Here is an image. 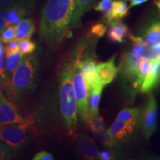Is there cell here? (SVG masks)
I'll return each mask as SVG.
<instances>
[{"mask_svg":"<svg viewBox=\"0 0 160 160\" xmlns=\"http://www.w3.org/2000/svg\"><path fill=\"white\" fill-rule=\"evenodd\" d=\"M75 0H48L42 12L40 39L55 48L62 41L71 24Z\"/></svg>","mask_w":160,"mask_h":160,"instance_id":"6da1fadb","label":"cell"},{"mask_svg":"<svg viewBox=\"0 0 160 160\" xmlns=\"http://www.w3.org/2000/svg\"><path fill=\"white\" fill-rule=\"evenodd\" d=\"M60 111L68 131L71 137L77 132V102L72 82V60L64 64L60 73Z\"/></svg>","mask_w":160,"mask_h":160,"instance_id":"7a4b0ae2","label":"cell"},{"mask_svg":"<svg viewBox=\"0 0 160 160\" xmlns=\"http://www.w3.org/2000/svg\"><path fill=\"white\" fill-rule=\"evenodd\" d=\"M38 62L35 55L24 56L11 77L9 86L16 93H26L34 89Z\"/></svg>","mask_w":160,"mask_h":160,"instance_id":"3957f363","label":"cell"},{"mask_svg":"<svg viewBox=\"0 0 160 160\" xmlns=\"http://www.w3.org/2000/svg\"><path fill=\"white\" fill-rule=\"evenodd\" d=\"M130 38L133 42V48L123 56L119 70H121L123 77L129 81H131L133 85L137 77L139 64L140 61L144 59L146 44L142 41L141 37L131 35Z\"/></svg>","mask_w":160,"mask_h":160,"instance_id":"277c9868","label":"cell"},{"mask_svg":"<svg viewBox=\"0 0 160 160\" xmlns=\"http://www.w3.org/2000/svg\"><path fill=\"white\" fill-rule=\"evenodd\" d=\"M33 123V117L28 116L25 122L0 126V142L12 149L22 146L27 139V131Z\"/></svg>","mask_w":160,"mask_h":160,"instance_id":"5b68a950","label":"cell"},{"mask_svg":"<svg viewBox=\"0 0 160 160\" xmlns=\"http://www.w3.org/2000/svg\"><path fill=\"white\" fill-rule=\"evenodd\" d=\"M72 82L77 99L78 112L82 121L86 123L89 117V91L82 73L73 59H72Z\"/></svg>","mask_w":160,"mask_h":160,"instance_id":"8992f818","label":"cell"},{"mask_svg":"<svg viewBox=\"0 0 160 160\" xmlns=\"http://www.w3.org/2000/svg\"><path fill=\"white\" fill-rule=\"evenodd\" d=\"M157 100L151 93L142 115V129L147 139H149L157 130Z\"/></svg>","mask_w":160,"mask_h":160,"instance_id":"52a82bcc","label":"cell"},{"mask_svg":"<svg viewBox=\"0 0 160 160\" xmlns=\"http://www.w3.org/2000/svg\"><path fill=\"white\" fill-rule=\"evenodd\" d=\"M27 119L28 116L22 117L17 108L0 93V126L23 123Z\"/></svg>","mask_w":160,"mask_h":160,"instance_id":"ba28073f","label":"cell"},{"mask_svg":"<svg viewBox=\"0 0 160 160\" xmlns=\"http://www.w3.org/2000/svg\"><path fill=\"white\" fill-rule=\"evenodd\" d=\"M73 61L82 73L89 92L99 85L97 73V65L94 60L90 57L81 60V57L78 56L73 59Z\"/></svg>","mask_w":160,"mask_h":160,"instance_id":"9c48e42d","label":"cell"},{"mask_svg":"<svg viewBox=\"0 0 160 160\" xmlns=\"http://www.w3.org/2000/svg\"><path fill=\"white\" fill-rule=\"evenodd\" d=\"M116 55L105 62L97 65V73L98 80L102 85L105 86L111 83L115 79L119 72V68L115 65Z\"/></svg>","mask_w":160,"mask_h":160,"instance_id":"30bf717a","label":"cell"},{"mask_svg":"<svg viewBox=\"0 0 160 160\" xmlns=\"http://www.w3.org/2000/svg\"><path fill=\"white\" fill-rule=\"evenodd\" d=\"M135 125L128 123L122 120L116 119L112 124L109 131L117 142H126L133 133Z\"/></svg>","mask_w":160,"mask_h":160,"instance_id":"8fae6325","label":"cell"},{"mask_svg":"<svg viewBox=\"0 0 160 160\" xmlns=\"http://www.w3.org/2000/svg\"><path fill=\"white\" fill-rule=\"evenodd\" d=\"M160 82V59L153 60L149 73L146 76L142 84L140 86L142 93H148Z\"/></svg>","mask_w":160,"mask_h":160,"instance_id":"7c38bea8","label":"cell"},{"mask_svg":"<svg viewBox=\"0 0 160 160\" xmlns=\"http://www.w3.org/2000/svg\"><path fill=\"white\" fill-rule=\"evenodd\" d=\"M77 150L79 154L86 159L93 160L98 157L99 150L94 140L88 136L80 138L77 143Z\"/></svg>","mask_w":160,"mask_h":160,"instance_id":"4fadbf2b","label":"cell"},{"mask_svg":"<svg viewBox=\"0 0 160 160\" xmlns=\"http://www.w3.org/2000/svg\"><path fill=\"white\" fill-rule=\"evenodd\" d=\"M128 11L129 7L127 2L123 0H116L113 1L111 10L105 14L104 20L109 25L113 21L120 20L127 17Z\"/></svg>","mask_w":160,"mask_h":160,"instance_id":"5bb4252c","label":"cell"},{"mask_svg":"<svg viewBox=\"0 0 160 160\" xmlns=\"http://www.w3.org/2000/svg\"><path fill=\"white\" fill-rule=\"evenodd\" d=\"M97 0H75V7L69 28H77L81 25V19L91 9Z\"/></svg>","mask_w":160,"mask_h":160,"instance_id":"9a60e30c","label":"cell"},{"mask_svg":"<svg viewBox=\"0 0 160 160\" xmlns=\"http://www.w3.org/2000/svg\"><path fill=\"white\" fill-rule=\"evenodd\" d=\"M110 28L108 32V37L111 41L117 43H122L128 33V28L120 20H115L109 24Z\"/></svg>","mask_w":160,"mask_h":160,"instance_id":"2e32d148","label":"cell"},{"mask_svg":"<svg viewBox=\"0 0 160 160\" xmlns=\"http://www.w3.org/2000/svg\"><path fill=\"white\" fill-rule=\"evenodd\" d=\"M35 31V25L31 19H22L15 26L14 40L18 42L30 39Z\"/></svg>","mask_w":160,"mask_h":160,"instance_id":"e0dca14e","label":"cell"},{"mask_svg":"<svg viewBox=\"0 0 160 160\" xmlns=\"http://www.w3.org/2000/svg\"><path fill=\"white\" fill-rule=\"evenodd\" d=\"M103 87V85L99 84V85H98L97 87H95L92 91L89 92V117H99V105Z\"/></svg>","mask_w":160,"mask_h":160,"instance_id":"ac0fdd59","label":"cell"},{"mask_svg":"<svg viewBox=\"0 0 160 160\" xmlns=\"http://www.w3.org/2000/svg\"><path fill=\"white\" fill-rule=\"evenodd\" d=\"M153 60H151L148 59H143L140 61L139 64V68L137 70V77L134 83H133V88L135 89H138L142 84L144 79H145L146 76L149 73L150 70L152 67Z\"/></svg>","mask_w":160,"mask_h":160,"instance_id":"d6986e66","label":"cell"},{"mask_svg":"<svg viewBox=\"0 0 160 160\" xmlns=\"http://www.w3.org/2000/svg\"><path fill=\"white\" fill-rule=\"evenodd\" d=\"M144 42L148 45H153L160 41V22H155L145 30L141 37Z\"/></svg>","mask_w":160,"mask_h":160,"instance_id":"ffe728a7","label":"cell"},{"mask_svg":"<svg viewBox=\"0 0 160 160\" xmlns=\"http://www.w3.org/2000/svg\"><path fill=\"white\" fill-rule=\"evenodd\" d=\"M139 117V109L138 108H126L118 113L117 119L122 120L126 122L136 125Z\"/></svg>","mask_w":160,"mask_h":160,"instance_id":"44dd1931","label":"cell"},{"mask_svg":"<svg viewBox=\"0 0 160 160\" xmlns=\"http://www.w3.org/2000/svg\"><path fill=\"white\" fill-rule=\"evenodd\" d=\"M22 57L23 55L19 51L13 53V54L6 57L5 62V71L8 77H10L11 73L13 74L16 68L19 65Z\"/></svg>","mask_w":160,"mask_h":160,"instance_id":"7402d4cb","label":"cell"},{"mask_svg":"<svg viewBox=\"0 0 160 160\" xmlns=\"http://www.w3.org/2000/svg\"><path fill=\"white\" fill-rule=\"evenodd\" d=\"M26 15V10L23 6L16 5L9 10V26H16Z\"/></svg>","mask_w":160,"mask_h":160,"instance_id":"603a6c76","label":"cell"},{"mask_svg":"<svg viewBox=\"0 0 160 160\" xmlns=\"http://www.w3.org/2000/svg\"><path fill=\"white\" fill-rule=\"evenodd\" d=\"M93 133L96 139L101 143H102L103 145L108 146V147H113V146L116 145V140L112 137L109 130L107 131V130L105 129L102 130V131L94 132Z\"/></svg>","mask_w":160,"mask_h":160,"instance_id":"cb8c5ba5","label":"cell"},{"mask_svg":"<svg viewBox=\"0 0 160 160\" xmlns=\"http://www.w3.org/2000/svg\"><path fill=\"white\" fill-rule=\"evenodd\" d=\"M87 125L88 126L92 133L102 131L105 129V125L104 123L102 117H89L87 121Z\"/></svg>","mask_w":160,"mask_h":160,"instance_id":"d4e9b609","label":"cell"},{"mask_svg":"<svg viewBox=\"0 0 160 160\" xmlns=\"http://www.w3.org/2000/svg\"><path fill=\"white\" fill-rule=\"evenodd\" d=\"M19 51L22 53L23 56L25 55H30L34 52V51L37 48V45L31 41L30 39H23L20 41L19 42Z\"/></svg>","mask_w":160,"mask_h":160,"instance_id":"484cf974","label":"cell"},{"mask_svg":"<svg viewBox=\"0 0 160 160\" xmlns=\"http://www.w3.org/2000/svg\"><path fill=\"white\" fill-rule=\"evenodd\" d=\"M0 39L4 44H8L11 41L14 40L15 37V26H9L7 27L4 31L2 32Z\"/></svg>","mask_w":160,"mask_h":160,"instance_id":"4316f807","label":"cell"},{"mask_svg":"<svg viewBox=\"0 0 160 160\" xmlns=\"http://www.w3.org/2000/svg\"><path fill=\"white\" fill-rule=\"evenodd\" d=\"M4 57H5V51H4L3 45H2L1 41H0V82L3 83L8 82V79L5 71Z\"/></svg>","mask_w":160,"mask_h":160,"instance_id":"83f0119b","label":"cell"},{"mask_svg":"<svg viewBox=\"0 0 160 160\" xmlns=\"http://www.w3.org/2000/svg\"><path fill=\"white\" fill-rule=\"evenodd\" d=\"M13 149L0 142V160H8L13 157Z\"/></svg>","mask_w":160,"mask_h":160,"instance_id":"f1b7e54d","label":"cell"},{"mask_svg":"<svg viewBox=\"0 0 160 160\" xmlns=\"http://www.w3.org/2000/svg\"><path fill=\"white\" fill-rule=\"evenodd\" d=\"M107 31V27L105 25L102 23L96 24L92 26L91 30H90V33L91 36L95 37H102L105 35V32Z\"/></svg>","mask_w":160,"mask_h":160,"instance_id":"f546056e","label":"cell"},{"mask_svg":"<svg viewBox=\"0 0 160 160\" xmlns=\"http://www.w3.org/2000/svg\"><path fill=\"white\" fill-rule=\"evenodd\" d=\"M113 0H101L97 5L95 6L94 9L96 11L102 12L105 14L111 10Z\"/></svg>","mask_w":160,"mask_h":160,"instance_id":"4dcf8cb0","label":"cell"},{"mask_svg":"<svg viewBox=\"0 0 160 160\" xmlns=\"http://www.w3.org/2000/svg\"><path fill=\"white\" fill-rule=\"evenodd\" d=\"M19 42L17 40H13L11 42L6 44L5 48H4V51H5V54L6 57L10 56L13 53L19 52Z\"/></svg>","mask_w":160,"mask_h":160,"instance_id":"1f68e13d","label":"cell"},{"mask_svg":"<svg viewBox=\"0 0 160 160\" xmlns=\"http://www.w3.org/2000/svg\"><path fill=\"white\" fill-rule=\"evenodd\" d=\"M9 21V10H2L0 11V33L8 27Z\"/></svg>","mask_w":160,"mask_h":160,"instance_id":"d6a6232c","label":"cell"},{"mask_svg":"<svg viewBox=\"0 0 160 160\" xmlns=\"http://www.w3.org/2000/svg\"><path fill=\"white\" fill-rule=\"evenodd\" d=\"M54 159L51 153L45 151H42L37 153L33 158V160H53Z\"/></svg>","mask_w":160,"mask_h":160,"instance_id":"836d02e7","label":"cell"},{"mask_svg":"<svg viewBox=\"0 0 160 160\" xmlns=\"http://www.w3.org/2000/svg\"><path fill=\"white\" fill-rule=\"evenodd\" d=\"M98 158L102 160H111L114 159V157L112 155L111 152L107 151L99 152V153H98Z\"/></svg>","mask_w":160,"mask_h":160,"instance_id":"e575fe53","label":"cell"},{"mask_svg":"<svg viewBox=\"0 0 160 160\" xmlns=\"http://www.w3.org/2000/svg\"><path fill=\"white\" fill-rule=\"evenodd\" d=\"M131 3H130V5H128L129 9L132 7H134V6L142 5V4L146 2L148 0H131Z\"/></svg>","mask_w":160,"mask_h":160,"instance_id":"d590c367","label":"cell"},{"mask_svg":"<svg viewBox=\"0 0 160 160\" xmlns=\"http://www.w3.org/2000/svg\"><path fill=\"white\" fill-rule=\"evenodd\" d=\"M15 0H0V5L3 7H9L11 5H13Z\"/></svg>","mask_w":160,"mask_h":160,"instance_id":"8d00e7d4","label":"cell"},{"mask_svg":"<svg viewBox=\"0 0 160 160\" xmlns=\"http://www.w3.org/2000/svg\"><path fill=\"white\" fill-rule=\"evenodd\" d=\"M153 3L155 4L156 6L158 8V9H159V15H160V0H153Z\"/></svg>","mask_w":160,"mask_h":160,"instance_id":"74e56055","label":"cell"},{"mask_svg":"<svg viewBox=\"0 0 160 160\" xmlns=\"http://www.w3.org/2000/svg\"><path fill=\"white\" fill-rule=\"evenodd\" d=\"M123 1H126V2H127V1H130V0H123Z\"/></svg>","mask_w":160,"mask_h":160,"instance_id":"f35d334b","label":"cell"}]
</instances>
